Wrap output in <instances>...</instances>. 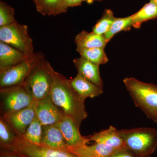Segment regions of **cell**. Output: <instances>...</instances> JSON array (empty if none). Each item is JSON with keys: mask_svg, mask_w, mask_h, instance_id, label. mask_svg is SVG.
Listing matches in <instances>:
<instances>
[{"mask_svg": "<svg viewBox=\"0 0 157 157\" xmlns=\"http://www.w3.org/2000/svg\"><path fill=\"white\" fill-rule=\"evenodd\" d=\"M35 59L0 71L1 88L22 84L30 71Z\"/></svg>", "mask_w": 157, "mask_h": 157, "instance_id": "30bf717a", "label": "cell"}, {"mask_svg": "<svg viewBox=\"0 0 157 157\" xmlns=\"http://www.w3.org/2000/svg\"><path fill=\"white\" fill-rule=\"evenodd\" d=\"M102 1V0H82L83 2H86V3L89 4H93L95 2H100V1Z\"/></svg>", "mask_w": 157, "mask_h": 157, "instance_id": "f546056e", "label": "cell"}, {"mask_svg": "<svg viewBox=\"0 0 157 157\" xmlns=\"http://www.w3.org/2000/svg\"><path fill=\"white\" fill-rule=\"evenodd\" d=\"M78 75L103 89L104 83L100 74L99 65L80 57L73 60Z\"/></svg>", "mask_w": 157, "mask_h": 157, "instance_id": "4fadbf2b", "label": "cell"}, {"mask_svg": "<svg viewBox=\"0 0 157 157\" xmlns=\"http://www.w3.org/2000/svg\"><path fill=\"white\" fill-rule=\"evenodd\" d=\"M28 26L15 21L0 27V42L11 45L29 56L36 55L33 40L29 34Z\"/></svg>", "mask_w": 157, "mask_h": 157, "instance_id": "5b68a950", "label": "cell"}, {"mask_svg": "<svg viewBox=\"0 0 157 157\" xmlns=\"http://www.w3.org/2000/svg\"><path fill=\"white\" fill-rule=\"evenodd\" d=\"M17 21L14 9L7 3L0 2V27L10 25Z\"/></svg>", "mask_w": 157, "mask_h": 157, "instance_id": "484cf974", "label": "cell"}, {"mask_svg": "<svg viewBox=\"0 0 157 157\" xmlns=\"http://www.w3.org/2000/svg\"><path fill=\"white\" fill-rule=\"evenodd\" d=\"M90 141L103 144L113 148H125L122 137L115 127L110 126L108 129L87 136Z\"/></svg>", "mask_w": 157, "mask_h": 157, "instance_id": "9a60e30c", "label": "cell"}, {"mask_svg": "<svg viewBox=\"0 0 157 157\" xmlns=\"http://www.w3.org/2000/svg\"><path fill=\"white\" fill-rule=\"evenodd\" d=\"M103 144L95 143L93 145L78 147L69 148L68 151L78 157H109L118 150Z\"/></svg>", "mask_w": 157, "mask_h": 157, "instance_id": "e0dca14e", "label": "cell"}, {"mask_svg": "<svg viewBox=\"0 0 157 157\" xmlns=\"http://www.w3.org/2000/svg\"><path fill=\"white\" fill-rule=\"evenodd\" d=\"M109 157H137L126 148L117 151Z\"/></svg>", "mask_w": 157, "mask_h": 157, "instance_id": "83f0119b", "label": "cell"}, {"mask_svg": "<svg viewBox=\"0 0 157 157\" xmlns=\"http://www.w3.org/2000/svg\"><path fill=\"white\" fill-rule=\"evenodd\" d=\"M76 48H105L108 43L104 36L82 31L76 35L74 40Z\"/></svg>", "mask_w": 157, "mask_h": 157, "instance_id": "ac0fdd59", "label": "cell"}, {"mask_svg": "<svg viewBox=\"0 0 157 157\" xmlns=\"http://www.w3.org/2000/svg\"><path fill=\"white\" fill-rule=\"evenodd\" d=\"M152 1H153V2H154L156 4L157 6V0H152Z\"/></svg>", "mask_w": 157, "mask_h": 157, "instance_id": "4dcf8cb0", "label": "cell"}, {"mask_svg": "<svg viewBox=\"0 0 157 157\" xmlns=\"http://www.w3.org/2000/svg\"><path fill=\"white\" fill-rule=\"evenodd\" d=\"M62 0H33L37 11L43 15L60 14Z\"/></svg>", "mask_w": 157, "mask_h": 157, "instance_id": "603a6c76", "label": "cell"}, {"mask_svg": "<svg viewBox=\"0 0 157 157\" xmlns=\"http://www.w3.org/2000/svg\"><path fill=\"white\" fill-rule=\"evenodd\" d=\"M123 82L136 107L141 109L148 118L157 123V85L143 82L134 77H127Z\"/></svg>", "mask_w": 157, "mask_h": 157, "instance_id": "3957f363", "label": "cell"}, {"mask_svg": "<svg viewBox=\"0 0 157 157\" xmlns=\"http://www.w3.org/2000/svg\"><path fill=\"white\" fill-rule=\"evenodd\" d=\"M70 81L73 90L83 101H85L87 98L98 97L104 93L103 89L78 74L74 78L70 79Z\"/></svg>", "mask_w": 157, "mask_h": 157, "instance_id": "2e32d148", "label": "cell"}, {"mask_svg": "<svg viewBox=\"0 0 157 157\" xmlns=\"http://www.w3.org/2000/svg\"><path fill=\"white\" fill-rule=\"evenodd\" d=\"M42 128V124L36 117L26 129L24 135L18 138L30 143L40 144L43 131Z\"/></svg>", "mask_w": 157, "mask_h": 157, "instance_id": "44dd1931", "label": "cell"}, {"mask_svg": "<svg viewBox=\"0 0 157 157\" xmlns=\"http://www.w3.org/2000/svg\"><path fill=\"white\" fill-rule=\"evenodd\" d=\"M4 150L21 157H78L67 151L30 143L18 137L13 145Z\"/></svg>", "mask_w": 157, "mask_h": 157, "instance_id": "52a82bcc", "label": "cell"}, {"mask_svg": "<svg viewBox=\"0 0 157 157\" xmlns=\"http://www.w3.org/2000/svg\"><path fill=\"white\" fill-rule=\"evenodd\" d=\"M125 147L137 157H150L157 147V131L153 128L118 130Z\"/></svg>", "mask_w": 157, "mask_h": 157, "instance_id": "277c9868", "label": "cell"}, {"mask_svg": "<svg viewBox=\"0 0 157 157\" xmlns=\"http://www.w3.org/2000/svg\"><path fill=\"white\" fill-rule=\"evenodd\" d=\"M115 18L111 9H105L102 17L93 26L92 32L98 35L104 36L109 31Z\"/></svg>", "mask_w": 157, "mask_h": 157, "instance_id": "cb8c5ba5", "label": "cell"}, {"mask_svg": "<svg viewBox=\"0 0 157 157\" xmlns=\"http://www.w3.org/2000/svg\"><path fill=\"white\" fill-rule=\"evenodd\" d=\"M28 55L4 42H0V71L24 62L33 60L36 57Z\"/></svg>", "mask_w": 157, "mask_h": 157, "instance_id": "7c38bea8", "label": "cell"}, {"mask_svg": "<svg viewBox=\"0 0 157 157\" xmlns=\"http://www.w3.org/2000/svg\"><path fill=\"white\" fill-rule=\"evenodd\" d=\"M56 124L59 128L69 148L85 146L90 141L87 136H82L79 132V127L72 118L65 116Z\"/></svg>", "mask_w": 157, "mask_h": 157, "instance_id": "9c48e42d", "label": "cell"}, {"mask_svg": "<svg viewBox=\"0 0 157 157\" xmlns=\"http://www.w3.org/2000/svg\"><path fill=\"white\" fill-rule=\"evenodd\" d=\"M36 101L24 109L2 115L18 137H21L36 117Z\"/></svg>", "mask_w": 157, "mask_h": 157, "instance_id": "ba28073f", "label": "cell"}, {"mask_svg": "<svg viewBox=\"0 0 157 157\" xmlns=\"http://www.w3.org/2000/svg\"><path fill=\"white\" fill-rule=\"evenodd\" d=\"M76 51L81 57L99 66L106 64L109 60L104 48H76Z\"/></svg>", "mask_w": 157, "mask_h": 157, "instance_id": "ffe728a7", "label": "cell"}, {"mask_svg": "<svg viewBox=\"0 0 157 157\" xmlns=\"http://www.w3.org/2000/svg\"><path fill=\"white\" fill-rule=\"evenodd\" d=\"M82 0H62L61 4L60 14L65 13L70 7L81 6Z\"/></svg>", "mask_w": 157, "mask_h": 157, "instance_id": "4316f807", "label": "cell"}, {"mask_svg": "<svg viewBox=\"0 0 157 157\" xmlns=\"http://www.w3.org/2000/svg\"><path fill=\"white\" fill-rule=\"evenodd\" d=\"M35 109L36 117L43 126L58 123L65 116L54 104L50 95L36 101Z\"/></svg>", "mask_w": 157, "mask_h": 157, "instance_id": "8fae6325", "label": "cell"}, {"mask_svg": "<svg viewBox=\"0 0 157 157\" xmlns=\"http://www.w3.org/2000/svg\"><path fill=\"white\" fill-rule=\"evenodd\" d=\"M132 15L124 17H116L109 31L104 35L109 42L116 34L121 31H129L132 27Z\"/></svg>", "mask_w": 157, "mask_h": 157, "instance_id": "d4e9b609", "label": "cell"}, {"mask_svg": "<svg viewBox=\"0 0 157 157\" xmlns=\"http://www.w3.org/2000/svg\"><path fill=\"white\" fill-rule=\"evenodd\" d=\"M1 157H21L6 150L2 149L1 151Z\"/></svg>", "mask_w": 157, "mask_h": 157, "instance_id": "f1b7e54d", "label": "cell"}, {"mask_svg": "<svg viewBox=\"0 0 157 157\" xmlns=\"http://www.w3.org/2000/svg\"><path fill=\"white\" fill-rule=\"evenodd\" d=\"M0 96L2 115L25 108L35 101L32 94L23 84L1 88Z\"/></svg>", "mask_w": 157, "mask_h": 157, "instance_id": "8992f818", "label": "cell"}, {"mask_svg": "<svg viewBox=\"0 0 157 157\" xmlns=\"http://www.w3.org/2000/svg\"><path fill=\"white\" fill-rule=\"evenodd\" d=\"M132 27L140 28L143 23L157 18V6L152 0L145 4L141 9L132 15Z\"/></svg>", "mask_w": 157, "mask_h": 157, "instance_id": "d6986e66", "label": "cell"}, {"mask_svg": "<svg viewBox=\"0 0 157 157\" xmlns=\"http://www.w3.org/2000/svg\"><path fill=\"white\" fill-rule=\"evenodd\" d=\"M18 137L2 117L0 119V142L1 147L6 149L12 146Z\"/></svg>", "mask_w": 157, "mask_h": 157, "instance_id": "7402d4cb", "label": "cell"}, {"mask_svg": "<svg viewBox=\"0 0 157 157\" xmlns=\"http://www.w3.org/2000/svg\"><path fill=\"white\" fill-rule=\"evenodd\" d=\"M41 143L51 148L68 151L69 147L66 143L59 128L56 124L43 126Z\"/></svg>", "mask_w": 157, "mask_h": 157, "instance_id": "5bb4252c", "label": "cell"}, {"mask_svg": "<svg viewBox=\"0 0 157 157\" xmlns=\"http://www.w3.org/2000/svg\"><path fill=\"white\" fill-rule=\"evenodd\" d=\"M54 72L44 54L37 52L30 71L23 83L32 94L35 101L50 95Z\"/></svg>", "mask_w": 157, "mask_h": 157, "instance_id": "7a4b0ae2", "label": "cell"}, {"mask_svg": "<svg viewBox=\"0 0 157 157\" xmlns=\"http://www.w3.org/2000/svg\"><path fill=\"white\" fill-rule=\"evenodd\" d=\"M52 101L66 116L72 118L80 127L87 117L85 101L82 100L70 84V79L55 71L50 93Z\"/></svg>", "mask_w": 157, "mask_h": 157, "instance_id": "6da1fadb", "label": "cell"}]
</instances>
